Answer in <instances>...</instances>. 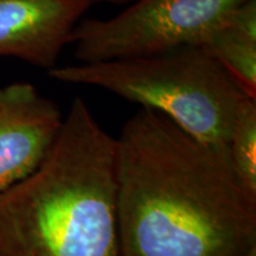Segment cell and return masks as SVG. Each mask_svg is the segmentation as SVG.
I'll return each mask as SVG.
<instances>
[{
  "instance_id": "obj_1",
  "label": "cell",
  "mask_w": 256,
  "mask_h": 256,
  "mask_svg": "<svg viewBox=\"0 0 256 256\" xmlns=\"http://www.w3.org/2000/svg\"><path fill=\"white\" fill-rule=\"evenodd\" d=\"M121 256H242L256 247V197L228 148L142 108L115 139Z\"/></svg>"
},
{
  "instance_id": "obj_2",
  "label": "cell",
  "mask_w": 256,
  "mask_h": 256,
  "mask_svg": "<svg viewBox=\"0 0 256 256\" xmlns=\"http://www.w3.org/2000/svg\"><path fill=\"white\" fill-rule=\"evenodd\" d=\"M0 256H121L115 139L81 98L40 168L0 192Z\"/></svg>"
},
{
  "instance_id": "obj_3",
  "label": "cell",
  "mask_w": 256,
  "mask_h": 256,
  "mask_svg": "<svg viewBox=\"0 0 256 256\" xmlns=\"http://www.w3.org/2000/svg\"><path fill=\"white\" fill-rule=\"evenodd\" d=\"M58 82L92 86L151 108L200 142L228 148L234 122L250 95L202 46L138 58L55 66Z\"/></svg>"
},
{
  "instance_id": "obj_4",
  "label": "cell",
  "mask_w": 256,
  "mask_h": 256,
  "mask_svg": "<svg viewBox=\"0 0 256 256\" xmlns=\"http://www.w3.org/2000/svg\"><path fill=\"white\" fill-rule=\"evenodd\" d=\"M247 0H134L110 19H86L72 43L82 63L138 58L204 46L220 20Z\"/></svg>"
},
{
  "instance_id": "obj_5",
  "label": "cell",
  "mask_w": 256,
  "mask_h": 256,
  "mask_svg": "<svg viewBox=\"0 0 256 256\" xmlns=\"http://www.w3.org/2000/svg\"><path fill=\"white\" fill-rule=\"evenodd\" d=\"M63 122L58 106L31 83L0 88V192L40 168Z\"/></svg>"
},
{
  "instance_id": "obj_6",
  "label": "cell",
  "mask_w": 256,
  "mask_h": 256,
  "mask_svg": "<svg viewBox=\"0 0 256 256\" xmlns=\"http://www.w3.org/2000/svg\"><path fill=\"white\" fill-rule=\"evenodd\" d=\"M92 4L89 0H0V57L54 69Z\"/></svg>"
},
{
  "instance_id": "obj_7",
  "label": "cell",
  "mask_w": 256,
  "mask_h": 256,
  "mask_svg": "<svg viewBox=\"0 0 256 256\" xmlns=\"http://www.w3.org/2000/svg\"><path fill=\"white\" fill-rule=\"evenodd\" d=\"M204 46L256 98V0L232 10Z\"/></svg>"
},
{
  "instance_id": "obj_8",
  "label": "cell",
  "mask_w": 256,
  "mask_h": 256,
  "mask_svg": "<svg viewBox=\"0 0 256 256\" xmlns=\"http://www.w3.org/2000/svg\"><path fill=\"white\" fill-rule=\"evenodd\" d=\"M228 153L242 186L256 197V98H249L240 110L230 133Z\"/></svg>"
},
{
  "instance_id": "obj_9",
  "label": "cell",
  "mask_w": 256,
  "mask_h": 256,
  "mask_svg": "<svg viewBox=\"0 0 256 256\" xmlns=\"http://www.w3.org/2000/svg\"><path fill=\"white\" fill-rule=\"evenodd\" d=\"M89 2H110V4H116V5H122V4H128V2H133L134 0H89Z\"/></svg>"
},
{
  "instance_id": "obj_10",
  "label": "cell",
  "mask_w": 256,
  "mask_h": 256,
  "mask_svg": "<svg viewBox=\"0 0 256 256\" xmlns=\"http://www.w3.org/2000/svg\"><path fill=\"white\" fill-rule=\"evenodd\" d=\"M242 256H256V247H252L250 250H248L244 255Z\"/></svg>"
}]
</instances>
